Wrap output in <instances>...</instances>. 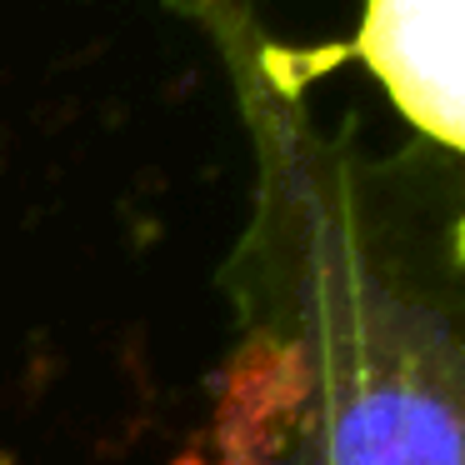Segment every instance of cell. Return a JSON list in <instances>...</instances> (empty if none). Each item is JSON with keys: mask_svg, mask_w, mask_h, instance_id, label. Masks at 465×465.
I'll use <instances>...</instances> for the list:
<instances>
[{"mask_svg": "<svg viewBox=\"0 0 465 465\" xmlns=\"http://www.w3.org/2000/svg\"><path fill=\"white\" fill-rule=\"evenodd\" d=\"M355 51L405 121L445 151L465 141V0H365Z\"/></svg>", "mask_w": 465, "mask_h": 465, "instance_id": "cell-2", "label": "cell"}, {"mask_svg": "<svg viewBox=\"0 0 465 465\" xmlns=\"http://www.w3.org/2000/svg\"><path fill=\"white\" fill-rule=\"evenodd\" d=\"M385 375H351L355 391L331 401L321 455L305 465H460L455 395L425 385L430 351H385Z\"/></svg>", "mask_w": 465, "mask_h": 465, "instance_id": "cell-1", "label": "cell"}, {"mask_svg": "<svg viewBox=\"0 0 465 465\" xmlns=\"http://www.w3.org/2000/svg\"><path fill=\"white\" fill-rule=\"evenodd\" d=\"M175 465H235V460H205V455H181Z\"/></svg>", "mask_w": 465, "mask_h": 465, "instance_id": "cell-3", "label": "cell"}]
</instances>
